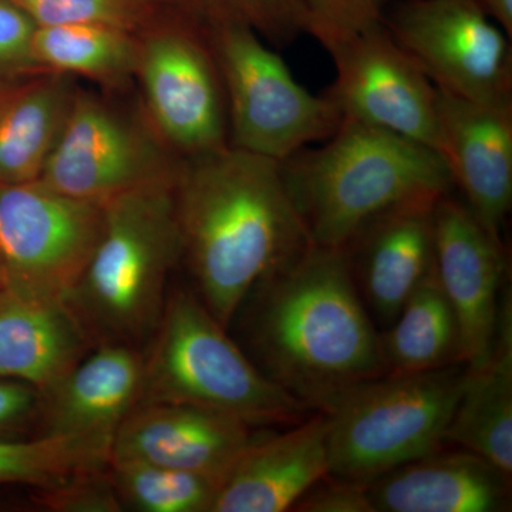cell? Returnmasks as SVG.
Segmentation results:
<instances>
[{"mask_svg":"<svg viewBox=\"0 0 512 512\" xmlns=\"http://www.w3.org/2000/svg\"><path fill=\"white\" fill-rule=\"evenodd\" d=\"M245 302L259 369L309 410L329 412L359 384L387 375L342 248L309 245L261 279Z\"/></svg>","mask_w":512,"mask_h":512,"instance_id":"obj_1","label":"cell"},{"mask_svg":"<svg viewBox=\"0 0 512 512\" xmlns=\"http://www.w3.org/2000/svg\"><path fill=\"white\" fill-rule=\"evenodd\" d=\"M174 198L183 261L224 328L261 279L312 244L281 161L232 146L187 158Z\"/></svg>","mask_w":512,"mask_h":512,"instance_id":"obj_2","label":"cell"},{"mask_svg":"<svg viewBox=\"0 0 512 512\" xmlns=\"http://www.w3.org/2000/svg\"><path fill=\"white\" fill-rule=\"evenodd\" d=\"M286 187L312 244L343 248L382 212L454 188L434 148L393 131L343 119L318 148L281 161Z\"/></svg>","mask_w":512,"mask_h":512,"instance_id":"obj_3","label":"cell"},{"mask_svg":"<svg viewBox=\"0 0 512 512\" xmlns=\"http://www.w3.org/2000/svg\"><path fill=\"white\" fill-rule=\"evenodd\" d=\"M174 183L136 188L103 204V229L67 308L93 345L137 348L156 330L167 285L183 261Z\"/></svg>","mask_w":512,"mask_h":512,"instance_id":"obj_4","label":"cell"},{"mask_svg":"<svg viewBox=\"0 0 512 512\" xmlns=\"http://www.w3.org/2000/svg\"><path fill=\"white\" fill-rule=\"evenodd\" d=\"M151 338L140 402L204 407L251 427L298 424L309 412L265 376L192 292L167 296Z\"/></svg>","mask_w":512,"mask_h":512,"instance_id":"obj_5","label":"cell"},{"mask_svg":"<svg viewBox=\"0 0 512 512\" xmlns=\"http://www.w3.org/2000/svg\"><path fill=\"white\" fill-rule=\"evenodd\" d=\"M467 366L383 375L346 393L328 416L329 476L369 484L439 450L466 383Z\"/></svg>","mask_w":512,"mask_h":512,"instance_id":"obj_6","label":"cell"},{"mask_svg":"<svg viewBox=\"0 0 512 512\" xmlns=\"http://www.w3.org/2000/svg\"><path fill=\"white\" fill-rule=\"evenodd\" d=\"M207 26L227 99L229 146L285 161L335 134L338 107L303 89L258 33L237 23Z\"/></svg>","mask_w":512,"mask_h":512,"instance_id":"obj_7","label":"cell"},{"mask_svg":"<svg viewBox=\"0 0 512 512\" xmlns=\"http://www.w3.org/2000/svg\"><path fill=\"white\" fill-rule=\"evenodd\" d=\"M117 94L79 87L72 110L39 183L93 204L157 183H173L181 160L165 144L143 107Z\"/></svg>","mask_w":512,"mask_h":512,"instance_id":"obj_8","label":"cell"},{"mask_svg":"<svg viewBox=\"0 0 512 512\" xmlns=\"http://www.w3.org/2000/svg\"><path fill=\"white\" fill-rule=\"evenodd\" d=\"M141 107L181 160L229 146L228 110L207 23L190 10L140 35Z\"/></svg>","mask_w":512,"mask_h":512,"instance_id":"obj_9","label":"cell"},{"mask_svg":"<svg viewBox=\"0 0 512 512\" xmlns=\"http://www.w3.org/2000/svg\"><path fill=\"white\" fill-rule=\"evenodd\" d=\"M101 229L103 205L39 181L0 184V286L36 301H66Z\"/></svg>","mask_w":512,"mask_h":512,"instance_id":"obj_10","label":"cell"},{"mask_svg":"<svg viewBox=\"0 0 512 512\" xmlns=\"http://www.w3.org/2000/svg\"><path fill=\"white\" fill-rule=\"evenodd\" d=\"M384 25L441 92L512 104L511 37L477 0H404Z\"/></svg>","mask_w":512,"mask_h":512,"instance_id":"obj_11","label":"cell"},{"mask_svg":"<svg viewBox=\"0 0 512 512\" xmlns=\"http://www.w3.org/2000/svg\"><path fill=\"white\" fill-rule=\"evenodd\" d=\"M335 63L326 97L343 119L393 131L436 150L437 87L382 23L325 47Z\"/></svg>","mask_w":512,"mask_h":512,"instance_id":"obj_12","label":"cell"},{"mask_svg":"<svg viewBox=\"0 0 512 512\" xmlns=\"http://www.w3.org/2000/svg\"><path fill=\"white\" fill-rule=\"evenodd\" d=\"M505 269L500 238L467 204L444 195L434 207V275L456 316L460 362L483 365L497 336Z\"/></svg>","mask_w":512,"mask_h":512,"instance_id":"obj_13","label":"cell"},{"mask_svg":"<svg viewBox=\"0 0 512 512\" xmlns=\"http://www.w3.org/2000/svg\"><path fill=\"white\" fill-rule=\"evenodd\" d=\"M251 426L229 414L165 402H140L121 424L110 460L177 468L224 483L249 444Z\"/></svg>","mask_w":512,"mask_h":512,"instance_id":"obj_14","label":"cell"},{"mask_svg":"<svg viewBox=\"0 0 512 512\" xmlns=\"http://www.w3.org/2000/svg\"><path fill=\"white\" fill-rule=\"evenodd\" d=\"M437 153L454 187L500 238L512 201V104H485L437 89Z\"/></svg>","mask_w":512,"mask_h":512,"instance_id":"obj_15","label":"cell"},{"mask_svg":"<svg viewBox=\"0 0 512 512\" xmlns=\"http://www.w3.org/2000/svg\"><path fill=\"white\" fill-rule=\"evenodd\" d=\"M440 198L404 202L382 212L342 248L353 281L383 322L393 323L433 272L434 207Z\"/></svg>","mask_w":512,"mask_h":512,"instance_id":"obj_16","label":"cell"},{"mask_svg":"<svg viewBox=\"0 0 512 512\" xmlns=\"http://www.w3.org/2000/svg\"><path fill=\"white\" fill-rule=\"evenodd\" d=\"M49 392L40 396L47 436L70 437L110 448L140 402L144 357L137 348L97 345Z\"/></svg>","mask_w":512,"mask_h":512,"instance_id":"obj_17","label":"cell"},{"mask_svg":"<svg viewBox=\"0 0 512 512\" xmlns=\"http://www.w3.org/2000/svg\"><path fill=\"white\" fill-rule=\"evenodd\" d=\"M328 416L319 412L269 439L252 441L225 478L211 512H284L329 476Z\"/></svg>","mask_w":512,"mask_h":512,"instance_id":"obj_18","label":"cell"},{"mask_svg":"<svg viewBox=\"0 0 512 512\" xmlns=\"http://www.w3.org/2000/svg\"><path fill=\"white\" fill-rule=\"evenodd\" d=\"M367 497L373 512L505 511L510 476L471 451H434L370 481Z\"/></svg>","mask_w":512,"mask_h":512,"instance_id":"obj_19","label":"cell"},{"mask_svg":"<svg viewBox=\"0 0 512 512\" xmlns=\"http://www.w3.org/2000/svg\"><path fill=\"white\" fill-rule=\"evenodd\" d=\"M90 346L66 303L36 301L0 286V379L29 384L42 396Z\"/></svg>","mask_w":512,"mask_h":512,"instance_id":"obj_20","label":"cell"},{"mask_svg":"<svg viewBox=\"0 0 512 512\" xmlns=\"http://www.w3.org/2000/svg\"><path fill=\"white\" fill-rule=\"evenodd\" d=\"M79 87L76 77L56 72L0 84V184L39 180Z\"/></svg>","mask_w":512,"mask_h":512,"instance_id":"obj_21","label":"cell"},{"mask_svg":"<svg viewBox=\"0 0 512 512\" xmlns=\"http://www.w3.org/2000/svg\"><path fill=\"white\" fill-rule=\"evenodd\" d=\"M512 474V308L504 292L497 336L483 365L468 369L446 439Z\"/></svg>","mask_w":512,"mask_h":512,"instance_id":"obj_22","label":"cell"},{"mask_svg":"<svg viewBox=\"0 0 512 512\" xmlns=\"http://www.w3.org/2000/svg\"><path fill=\"white\" fill-rule=\"evenodd\" d=\"M140 36L92 25L37 26L33 57L43 72L92 80L104 92L136 83Z\"/></svg>","mask_w":512,"mask_h":512,"instance_id":"obj_23","label":"cell"},{"mask_svg":"<svg viewBox=\"0 0 512 512\" xmlns=\"http://www.w3.org/2000/svg\"><path fill=\"white\" fill-rule=\"evenodd\" d=\"M380 343L389 375L427 372L460 362L456 316L434 269L404 303Z\"/></svg>","mask_w":512,"mask_h":512,"instance_id":"obj_24","label":"cell"},{"mask_svg":"<svg viewBox=\"0 0 512 512\" xmlns=\"http://www.w3.org/2000/svg\"><path fill=\"white\" fill-rule=\"evenodd\" d=\"M121 505L141 512H211L220 484L211 478L133 460H110Z\"/></svg>","mask_w":512,"mask_h":512,"instance_id":"obj_25","label":"cell"},{"mask_svg":"<svg viewBox=\"0 0 512 512\" xmlns=\"http://www.w3.org/2000/svg\"><path fill=\"white\" fill-rule=\"evenodd\" d=\"M110 448L70 437L0 440V485L23 484L45 490L80 473L109 466Z\"/></svg>","mask_w":512,"mask_h":512,"instance_id":"obj_26","label":"cell"},{"mask_svg":"<svg viewBox=\"0 0 512 512\" xmlns=\"http://www.w3.org/2000/svg\"><path fill=\"white\" fill-rule=\"evenodd\" d=\"M37 26L92 25L143 35L188 10L181 0H13Z\"/></svg>","mask_w":512,"mask_h":512,"instance_id":"obj_27","label":"cell"},{"mask_svg":"<svg viewBox=\"0 0 512 512\" xmlns=\"http://www.w3.org/2000/svg\"><path fill=\"white\" fill-rule=\"evenodd\" d=\"M207 25L237 23L275 45H286L303 32L299 0H181Z\"/></svg>","mask_w":512,"mask_h":512,"instance_id":"obj_28","label":"cell"},{"mask_svg":"<svg viewBox=\"0 0 512 512\" xmlns=\"http://www.w3.org/2000/svg\"><path fill=\"white\" fill-rule=\"evenodd\" d=\"M303 32L323 47L382 23L390 0H299Z\"/></svg>","mask_w":512,"mask_h":512,"instance_id":"obj_29","label":"cell"},{"mask_svg":"<svg viewBox=\"0 0 512 512\" xmlns=\"http://www.w3.org/2000/svg\"><path fill=\"white\" fill-rule=\"evenodd\" d=\"M40 493L42 504L55 511L116 512L123 507L111 483L109 466L80 471Z\"/></svg>","mask_w":512,"mask_h":512,"instance_id":"obj_30","label":"cell"},{"mask_svg":"<svg viewBox=\"0 0 512 512\" xmlns=\"http://www.w3.org/2000/svg\"><path fill=\"white\" fill-rule=\"evenodd\" d=\"M36 28L13 0H0V84L43 72L33 57Z\"/></svg>","mask_w":512,"mask_h":512,"instance_id":"obj_31","label":"cell"},{"mask_svg":"<svg viewBox=\"0 0 512 512\" xmlns=\"http://www.w3.org/2000/svg\"><path fill=\"white\" fill-rule=\"evenodd\" d=\"M306 512H373L367 497V484L333 478L330 483L313 485L295 507Z\"/></svg>","mask_w":512,"mask_h":512,"instance_id":"obj_32","label":"cell"},{"mask_svg":"<svg viewBox=\"0 0 512 512\" xmlns=\"http://www.w3.org/2000/svg\"><path fill=\"white\" fill-rule=\"evenodd\" d=\"M39 403V392L29 384L0 379V427L25 419Z\"/></svg>","mask_w":512,"mask_h":512,"instance_id":"obj_33","label":"cell"},{"mask_svg":"<svg viewBox=\"0 0 512 512\" xmlns=\"http://www.w3.org/2000/svg\"><path fill=\"white\" fill-rule=\"evenodd\" d=\"M477 3L508 37L512 36V0H477Z\"/></svg>","mask_w":512,"mask_h":512,"instance_id":"obj_34","label":"cell"}]
</instances>
